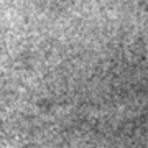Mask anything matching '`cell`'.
I'll use <instances>...</instances> for the list:
<instances>
[{"mask_svg":"<svg viewBox=\"0 0 148 148\" xmlns=\"http://www.w3.org/2000/svg\"><path fill=\"white\" fill-rule=\"evenodd\" d=\"M0 148H8V143L5 142V137L2 132H0Z\"/></svg>","mask_w":148,"mask_h":148,"instance_id":"cell-1","label":"cell"}]
</instances>
